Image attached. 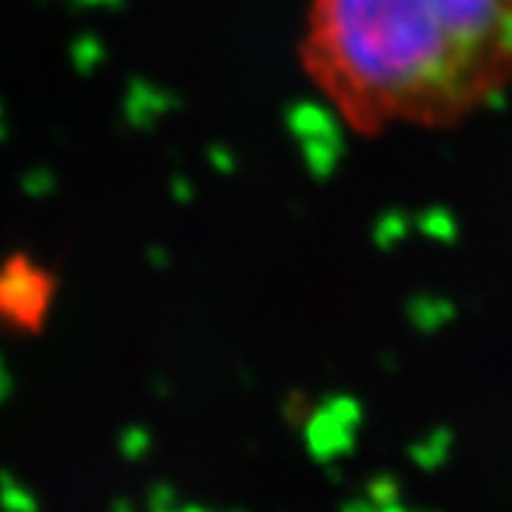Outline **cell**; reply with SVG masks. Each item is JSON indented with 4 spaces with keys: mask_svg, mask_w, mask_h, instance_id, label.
<instances>
[{
    "mask_svg": "<svg viewBox=\"0 0 512 512\" xmlns=\"http://www.w3.org/2000/svg\"><path fill=\"white\" fill-rule=\"evenodd\" d=\"M49 293L52 288L37 279V271H18L15 265L0 279V313L9 316L15 328L32 330L49 305Z\"/></svg>",
    "mask_w": 512,
    "mask_h": 512,
    "instance_id": "7a4b0ae2",
    "label": "cell"
},
{
    "mask_svg": "<svg viewBox=\"0 0 512 512\" xmlns=\"http://www.w3.org/2000/svg\"><path fill=\"white\" fill-rule=\"evenodd\" d=\"M299 57L348 128H450L512 86V0H311Z\"/></svg>",
    "mask_w": 512,
    "mask_h": 512,
    "instance_id": "6da1fadb",
    "label": "cell"
}]
</instances>
